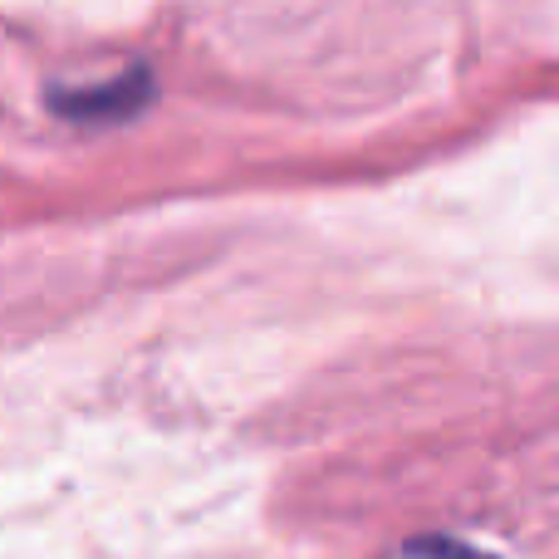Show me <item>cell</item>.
Listing matches in <instances>:
<instances>
[{
	"instance_id": "6da1fadb",
	"label": "cell",
	"mask_w": 559,
	"mask_h": 559,
	"mask_svg": "<svg viewBox=\"0 0 559 559\" xmlns=\"http://www.w3.org/2000/svg\"><path fill=\"white\" fill-rule=\"evenodd\" d=\"M147 94V74H123V79H114V84H104V88H94V84H79V88H55V114H64V118H98V114H108V118H118V114H133L138 108V98Z\"/></svg>"
},
{
	"instance_id": "7a4b0ae2",
	"label": "cell",
	"mask_w": 559,
	"mask_h": 559,
	"mask_svg": "<svg viewBox=\"0 0 559 559\" xmlns=\"http://www.w3.org/2000/svg\"><path fill=\"white\" fill-rule=\"evenodd\" d=\"M427 545H432V555H442V559H491V555L472 550V545H452V540H427Z\"/></svg>"
}]
</instances>
